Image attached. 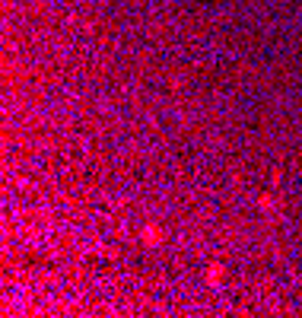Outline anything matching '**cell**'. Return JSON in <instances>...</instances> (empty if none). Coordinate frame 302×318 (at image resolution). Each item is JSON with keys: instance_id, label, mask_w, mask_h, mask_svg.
Masks as SVG:
<instances>
[{"instance_id": "1", "label": "cell", "mask_w": 302, "mask_h": 318, "mask_svg": "<svg viewBox=\"0 0 302 318\" xmlns=\"http://www.w3.org/2000/svg\"><path fill=\"white\" fill-rule=\"evenodd\" d=\"M143 242H150V245H156V242H159V229H156V226H150V229H143Z\"/></svg>"}]
</instances>
